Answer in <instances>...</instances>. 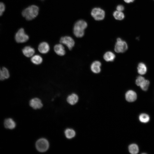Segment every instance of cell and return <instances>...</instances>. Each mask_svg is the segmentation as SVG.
Wrapping results in <instances>:
<instances>
[{"mask_svg": "<svg viewBox=\"0 0 154 154\" xmlns=\"http://www.w3.org/2000/svg\"><path fill=\"white\" fill-rule=\"evenodd\" d=\"M39 11L38 6L35 5L29 6L22 12L23 16L28 20H31L35 18L38 15Z\"/></svg>", "mask_w": 154, "mask_h": 154, "instance_id": "1", "label": "cell"}, {"mask_svg": "<svg viewBox=\"0 0 154 154\" xmlns=\"http://www.w3.org/2000/svg\"><path fill=\"white\" fill-rule=\"evenodd\" d=\"M87 26V23L84 20H80L77 21L73 28V33L75 36L78 38L83 37L84 34V30Z\"/></svg>", "mask_w": 154, "mask_h": 154, "instance_id": "2", "label": "cell"}, {"mask_svg": "<svg viewBox=\"0 0 154 154\" xmlns=\"http://www.w3.org/2000/svg\"><path fill=\"white\" fill-rule=\"evenodd\" d=\"M127 48L128 46L127 43L120 38H117L114 48L116 52L117 53L124 52L127 50Z\"/></svg>", "mask_w": 154, "mask_h": 154, "instance_id": "3", "label": "cell"}, {"mask_svg": "<svg viewBox=\"0 0 154 154\" xmlns=\"http://www.w3.org/2000/svg\"><path fill=\"white\" fill-rule=\"evenodd\" d=\"M15 39L16 42L18 43H24L28 40L29 37L25 33L24 29L21 28L16 33L15 36Z\"/></svg>", "mask_w": 154, "mask_h": 154, "instance_id": "4", "label": "cell"}, {"mask_svg": "<svg viewBox=\"0 0 154 154\" xmlns=\"http://www.w3.org/2000/svg\"><path fill=\"white\" fill-rule=\"evenodd\" d=\"M37 149L40 152L46 151L48 149L49 143L48 141L45 139L41 138L38 140L36 143Z\"/></svg>", "mask_w": 154, "mask_h": 154, "instance_id": "5", "label": "cell"}, {"mask_svg": "<svg viewBox=\"0 0 154 154\" xmlns=\"http://www.w3.org/2000/svg\"><path fill=\"white\" fill-rule=\"evenodd\" d=\"M91 14L92 17L96 21L103 20L105 15L104 11L99 7L93 8L91 11Z\"/></svg>", "mask_w": 154, "mask_h": 154, "instance_id": "6", "label": "cell"}, {"mask_svg": "<svg viewBox=\"0 0 154 154\" xmlns=\"http://www.w3.org/2000/svg\"><path fill=\"white\" fill-rule=\"evenodd\" d=\"M135 83L137 86H139L142 90L146 91L148 88L150 82L143 77L139 76L136 80Z\"/></svg>", "mask_w": 154, "mask_h": 154, "instance_id": "7", "label": "cell"}, {"mask_svg": "<svg viewBox=\"0 0 154 154\" xmlns=\"http://www.w3.org/2000/svg\"><path fill=\"white\" fill-rule=\"evenodd\" d=\"M60 43L65 45L69 50H71L74 47L75 42L73 39L71 37L65 36L62 37L60 40Z\"/></svg>", "mask_w": 154, "mask_h": 154, "instance_id": "8", "label": "cell"}, {"mask_svg": "<svg viewBox=\"0 0 154 154\" xmlns=\"http://www.w3.org/2000/svg\"><path fill=\"white\" fill-rule=\"evenodd\" d=\"M29 104L31 107L35 109H40L43 106L41 100L37 98L32 99L30 101Z\"/></svg>", "mask_w": 154, "mask_h": 154, "instance_id": "9", "label": "cell"}, {"mask_svg": "<svg viewBox=\"0 0 154 154\" xmlns=\"http://www.w3.org/2000/svg\"><path fill=\"white\" fill-rule=\"evenodd\" d=\"M125 98L126 100L128 102H134L137 99V94L133 90H129L127 91L125 94Z\"/></svg>", "mask_w": 154, "mask_h": 154, "instance_id": "10", "label": "cell"}, {"mask_svg": "<svg viewBox=\"0 0 154 154\" xmlns=\"http://www.w3.org/2000/svg\"><path fill=\"white\" fill-rule=\"evenodd\" d=\"M23 54L26 57H30L33 56L35 53L34 49L29 46L25 47L22 50Z\"/></svg>", "mask_w": 154, "mask_h": 154, "instance_id": "11", "label": "cell"}, {"mask_svg": "<svg viewBox=\"0 0 154 154\" xmlns=\"http://www.w3.org/2000/svg\"><path fill=\"white\" fill-rule=\"evenodd\" d=\"M39 51L42 54H46L50 50L49 44L46 42H42L39 45L38 47Z\"/></svg>", "mask_w": 154, "mask_h": 154, "instance_id": "12", "label": "cell"}, {"mask_svg": "<svg viewBox=\"0 0 154 154\" xmlns=\"http://www.w3.org/2000/svg\"><path fill=\"white\" fill-rule=\"evenodd\" d=\"M54 50L57 54L60 56H64L66 53L64 48L62 44L55 45L54 47Z\"/></svg>", "mask_w": 154, "mask_h": 154, "instance_id": "13", "label": "cell"}, {"mask_svg": "<svg viewBox=\"0 0 154 154\" xmlns=\"http://www.w3.org/2000/svg\"><path fill=\"white\" fill-rule=\"evenodd\" d=\"M101 63L98 61H95L92 64L90 68L92 71L95 73H98L101 71Z\"/></svg>", "mask_w": 154, "mask_h": 154, "instance_id": "14", "label": "cell"}, {"mask_svg": "<svg viewBox=\"0 0 154 154\" xmlns=\"http://www.w3.org/2000/svg\"><path fill=\"white\" fill-rule=\"evenodd\" d=\"M4 125L6 128L10 129L15 128L16 126L15 122L11 118L5 119L4 121Z\"/></svg>", "mask_w": 154, "mask_h": 154, "instance_id": "15", "label": "cell"}, {"mask_svg": "<svg viewBox=\"0 0 154 154\" xmlns=\"http://www.w3.org/2000/svg\"><path fill=\"white\" fill-rule=\"evenodd\" d=\"M78 96L77 94L73 93L69 95L67 97V100L70 104L73 105L76 104L78 101Z\"/></svg>", "mask_w": 154, "mask_h": 154, "instance_id": "16", "label": "cell"}, {"mask_svg": "<svg viewBox=\"0 0 154 154\" xmlns=\"http://www.w3.org/2000/svg\"><path fill=\"white\" fill-rule=\"evenodd\" d=\"M104 59L107 62H111L114 60L115 58V54L111 51L106 52L104 55Z\"/></svg>", "mask_w": 154, "mask_h": 154, "instance_id": "17", "label": "cell"}, {"mask_svg": "<svg viewBox=\"0 0 154 154\" xmlns=\"http://www.w3.org/2000/svg\"><path fill=\"white\" fill-rule=\"evenodd\" d=\"M137 69L138 72L141 75L145 74L147 71V67L146 65L142 62L139 64Z\"/></svg>", "mask_w": 154, "mask_h": 154, "instance_id": "18", "label": "cell"}, {"mask_svg": "<svg viewBox=\"0 0 154 154\" xmlns=\"http://www.w3.org/2000/svg\"><path fill=\"white\" fill-rule=\"evenodd\" d=\"M42 58L39 55H33L31 57V61L34 64L38 65L40 64L42 62Z\"/></svg>", "mask_w": 154, "mask_h": 154, "instance_id": "19", "label": "cell"}, {"mask_svg": "<svg viewBox=\"0 0 154 154\" xmlns=\"http://www.w3.org/2000/svg\"><path fill=\"white\" fill-rule=\"evenodd\" d=\"M64 133L66 137L69 139L74 137L76 134L75 131L71 129H67L65 130Z\"/></svg>", "mask_w": 154, "mask_h": 154, "instance_id": "20", "label": "cell"}, {"mask_svg": "<svg viewBox=\"0 0 154 154\" xmlns=\"http://www.w3.org/2000/svg\"><path fill=\"white\" fill-rule=\"evenodd\" d=\"M129 152L132 154H137L139 151L138 146L135 144H132L130 145L128 147Z\"/></svg>", "mask_w": 154, "mask_h": 154, "instance_id": "21", "label": "cell"}, {"mask_svg": "<svg viewBox=\"0 0 154 154\" xmlns=\"http://www.w3.org/2000/svg\"><path fill=\"white\" fill-rule=\"evenodd\" d=\"M113 15L116 19L119 20H123L125 17L124 13L122 11L117 10L114 12Z\"/></svg>", "mask_w": 154, "mask_h": 154, "instance_id": "22", "label": "cell"}, {"mask_svg": "<svg viewBox=\"0 0 154 154\" xmlns=\"http://www.w3.org/2000/svg\"><path fill=\"white\" fill-rule=\"evenodd\" d=\"M139 119L141 122L146 123L149 121L150 118L148 115L147 114L143 113L139 115Z\"/></svg>", "mask_w": 154, "mask_h": 154, "instance_id": "23", "label": "cell"}, {"mask_svg": "<svg viewBox=\"0 0 154 154\" xmlns=\"http://www.w3.org/2000/svg\"><path fill=\"white\" fill-rule=\"evenodd\" d=\"M3 76L5 79H8L10 76V74L8 70L6 68L3 67L2 69Z\"/></svg>", "mask_w": 154, "mask_h": 154, "instance_id": "24", "label": "cell"}, {"mask_svg": "<svg viewBox=\"0 0 154 154\" xmlns=\"http://www.w3.org/2000/svg\"><path fill=\"white\" fill-rule=\"evenodd\" d=\"M5 10V6L3 3L0 2V16H1Z\"/></svg>", "mask_w": 154, "mask_h": 154, "instance_id": "25", "label": "cell"}, {"mask_svg": "<svg viewBox=\"0 0 154 154\" xmlns=\"http://www.w3.org/2000/svg\"><path fill=\"white\" fill-rule=\"evenodd\" d=\"M124 6L121 5H118L116 7L117 10L119 11H122L124 10Z\"/></svg>", "mask_w": 154, "mask_h": 154, "instance_id": "26", "label": "cell"}, {"mask_svg": "<svg viewBox=\"0 0 154 154\" xmlns=\"http://www.w3.org/2000/svg\"><path fill=\"white\" fill-rule=\"evenodd\" d=\"M4 79H5L3 76L2 70L0 68V80H3Z\"/></svg>", "mask_w": 154, "mask_h": 154, "instance_id": "27", "label": "cell"}, {"mask_svg": "<svg viewBox=\"0 0 154 154\" xmlns=\"http://www.w3.org/2000/svg\"><path fill=\"white\" fill-rule=\"evenodd\" d=\"M124 1L127 3H130L133 2L134 0H124Z\"/></svg>", "mask_w": 154, "mask_h": 154, "instance_id": "28", "label": "cell"}]
</instances>
